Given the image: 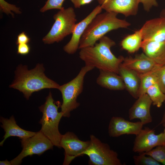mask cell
Returning a JSON list of instances; mask_svg holds the SVG:
<instances>
[{
	"label": "cell",
	"instance_id": "2",
	"mask_svg": "<svg viewBox=\"0 0 165 165\" xmlns=\"http://www.w3.org/2000/svg\"><path fill=\"white\" fill-rule=\"evenodd\" d=\"M44 70L42 64H39L30 70L26 66L19 65L15 72V79L10 87L22 92L27 100L35 92L46 88L58 89L60 85L47 77Z\"/></svg>",
	"mask_w": 165,
	"mask_h": 165
},
{
	"label": "cell",
	"instance_id": "19",
	"mask_svg": "<svg viewBox=\"0 0 165 165\" xmlns=\"http://www.w3.org/2000/svg\"><path fill=\"white\" fill-rule=\"evenodd\" d=\"M141 48L143 52L159 65L165 64V41L144 42Z\"/></svg>",
	"mask_w": 165,
	"mask_h": 165
},
{
	"label": "cell",
	"instance_id": "24",
	"mask_svg": "<svg viewBox=\"0 0 165 165\" xmlns=\"http://www.w3.org/2000/svg\"><path fill=\"white\" fill-rule=\"evenodd\" d=\"M134 164L136 165H160V163L151 156L144 152L133 157Z\"/></svg>",
	"mask_w": 165,
	"mask_h": 165
},
{
	"label": "cell",
	"instance_id": "21",
	"mask_svg": "<svg viewBox=\"0 0 165 165\" xmlns=\"http://www.w3.org/2000/svg\"><path fill=\"white\" fill-rule=\"evenodd\" d=\"M142 41V35L140 29L124 38L121 41L120 45L123 49L133 53L141 48Z\"/></svg>",
	"mask_w": 165,
	"mask_h": 165
},
{
	"label": "cell",
	"instance_id": "22",
	"mask_svg": "<svg viewBox=\"0 0 165 165\" xmlns=\"http://www.w3.org/2000/svg\"><path fill=\"white\" fill-rule=\"evenodd\" d=\"M155 66L152 69L148 72L144 74H139L141 82L138 93V97L143 94H146L147 90L149 87L157 83Z\"/></svg>",
	"mask_w": 165,
	"mask_h": 165
},
{
	"label": "cell",
	"instance_id": "30",
	"mask_svg": "<svg viewBox=\"0 0 165 165\" xmlns=\"http://www.w3.org/2000/svg\"><path fill=\"white\" fill-rule=\"evenodd\" d=\"M30 51V47L28 44H18L17 47V53L22 55H25L29 53Z\"/></svg>",
	"mask_w": 165,
	"mask_h": 165
},
{
	"label": "cell",
	"instance_id": "9",
	"mask_svg": "<svg viewBox=\"0 0 165 165\" xmlns=\"http://www.w3.org/2000/svg\"><path fill=\"white\" fill-rule=\"evenodd\" d=\"M90 144V141H81L72 132H68L62 135L60 146L64 150L65 157L63 165H68L75 158L82 156L83 153Z\"/></svg>",
	"mask_w": 165,
	"mask_h": 165
},
{
	"label": "cell",
	"instance_id": "31",
	"mask_svg": "<svg viewBox=\"0 0 165 165\" xmlns=\"http://www.w3.org/2000/svg\"><path fill=\"white\" fill-rule=\"evenodd\" d=\"M30 39L24 32L20 33L17 36L16 43L28 44L30 41Z\"/></svg>",
	"mask_w": 165,
	"mask_h": 165
},
{
	"label": "cell",
	"instance_id": "32",
	"mask_svg": "<svg viewBox=\"0 0 165 165\" xmlns=\"http://www.w3.org/2000/svg\"><path fill=\"white\" fill-rule=\"evenodd\" d=\"M76 8H79L84 5L90 3L93 0H69Z\"/></svg>",
	"mask_w": 165,
	"mask_h": 165
},
{
	"label": "cell",
	"instance_id": "14",
	"mask_svg": "<svg viewBox=\"0 0 165 165\" xmlns=\"http://www.w3.org/2000/svg\"><path fill=\"white\" fill-rule=\"evenodd\" d=\"M140 29L143 41H165V18L163 17L146 21Z\"/></svg>",
	"mask_w": 165,
	"mask_h": 165
},
{
	"label": "cell",
	"instance_id": "18",
	"mask_svg": "<svg viewBox=\"0 0 165 165\" xmlns=\"http://www.w3.org/2000/svg\"><path fill=\"white\" fill-rule=\"evenodd\" d=\"M119 74L123 80L125 89L134 98L137 99L138 97L141 82L139 74L122 66L120 64Z\"/></svg>",
	"mask_w": 165,
	"mask_h": 165
},
{
	"label": "cell",
	"instance_id": "35",
	"mask_svg": "<svg viewBox=\"0 0 165 165\" xmlns=\"http://www.w3.org/2000/svg\"><path fill=\"white\" fill-rule=\"evenodd\" d=\"M165 103V101H164ZM165 123V111L164 112V113L163 115V116L162 117V120L160 123V124H164Z\"/></svg>",
	"mask_w": 165,
	"mask_h": 165
},
{
	"label": "cell",
	"instance_id": "27",
	"mask_svg": "<svg viewBox=\"0 0 165 165\" xmlns=\"http://www.w3.org/2000/svg\"><path fill=\"white\" fill-rule=\"evenodd\" d=\"M0 10L7 14H10L14 16L13 11L17 14H21L20 8L16 5L8 3L5 0H0Z\"/></svg>",
	"mask_w": 165,
	"mask_h": 165
},
{
	"label": "cell",
	"instance_id": "3",
	"mask_svg": "<svg viewBox=\"0 0 165 165\" xmlns=\"http://www.w3.org/2000/svg\"><path fill=\"white\" fill-rule=\"evenodd\" d=\"M118 14L105 12L96 15L91 21L81 37L79 49L93 46L108 32L119 28H126L130 24L119 18Z\"/></svg>",
	"mask_w": 165,
	"mask_h": 165
},
{
	"label": "cell",
	"instance_id": "33",
	"mask_svg": "<svg viewBox=\"0 0 165 165\" xmlns=\"http://www.w3.org/2000/svg\"><path fill=\"white\" fill-rule=\"evenodd\" d=\"M0 165H11L12 163L10 161H8L7 159L4 161H0Z\"/></svg>",
	"mask_w": 165,
	"mask_h": 165
},
{
	"label": "cell",
	"instance_id": "23",
	"mask_svg": "<svg viewBox=\"0 0 165 165\" xmlns=\"http://www.w3.org/2000/svg\"><path fill=\"white\" fill-rule=\"evenodd\" d=\"M146 94L152 101V104L160 107L165 101V94L161 90L157 83L151 86L147 90Z\"/></svg>",
	"mask_w": 165,
	"mask_h": 165
},
{
	"label": "cell",
	"instance_id": "26",
	"mask_svg": "<svg viewBox=\"0 0 165 165\" xmlns=\"http://www.w3.org/2000/svg\"><path fill=\"white\" fill-rule=\"evenodd\" d=\"M157 83L161 91L165 94V64L156 65L155 67Z\"/></svg>",
	"mask_w": 165,
	"mask_h": 165
},
{
	"label": "cell",
	"instance_id": "34",
	"mask_svg": "<svg viewBox=\"0 0 165 165\" xmlns=\"http://www.w3.org/2000/svg\"><path fill=\"white\" fill-rule=\"evenodd\" d=\"M165 18V8L163 9L161 11L160 16Z\"/></svg>",
	"mask_w": 165,
	"mask_h": 165
},
{
	"label": "cell",
	"instance_id": "8",
	"mask_svg": "<svg viewBox=\"0 0 165 165\" xmlns=\"http://www.w3.org/2000/svg\"><path fill=\"white\" fill-rule=\"evenodd\" d=\"M22 149L20 154L10 162L13 165L20 164L22 159L33 155L40 156L46 151L52 149L51 141L40 130L32 137L21 139Z\"/></svg>",
	"mask_w": 165,
	"mask_h": 165
},
{
	"label": "cell",
	"instance_id": "20",
	"mask_svg": "<svg viewBox=\"0 0 165 165\" xmlns=\"http://www.w3.org/2000/svg\"><path fill=\"white\" fill-rule=\"evenodd\" d=\"M96 80L97 83L101 86L111 90H123L125 89L121 77L116 73L100 70Z\"/></svg>",
	"mask_w": 165,
	"mask_h": 165
},
{
	"label": "cell",
	"instance_id": "5",
	"mask_svg": "<svg viewBox=\"0 0 165 165\" xmlns=\"http://www.w3.org/2000/svg\"><path fill=\"white\" fill-rule=\"evenodd\" d=\"M94 68L92 66L85 65L74 79L60 86L58 89L62 94L63 101L61 107L63 117H69L71 112L79 106L80 104L77 99L82 91L85 76L88 72Z\"/></svg>",
	"mask_w": 165,
	"mask_h": 165
},
{
	"label": "cell",
	"instance_id": "6",
	"mask_svg": "<svg viewBox=\"0 0 165 165\" xmlns=\"http://www.w3.org/2000/svg\"><path fill=\"white\" fill-rule=\"evenodd\" d=\"M54 22L48 34L42 39L45 44L59 42L72 34L77 19L74 9L69 7L59 10L53 16Z\"/></svg>",
	"mask_w": 165,
	"mask_h": 165
},
{
	"label": "cell",
	"instance_id": "17",
	"mask_svg": "<svg viewBox=\"0 0 165 165\" xmlns=\"http://www.w3.org/2000/svg\"><path fill=\"white\" fill-rule=\"evenodd\" d=\"M0 122L2 124L1 127L5 132L3 139L0 143V145L2 146L4 142L6 139L11 136H16L20 139L32 136L36 132L24 130L16 124L14 117L12 116L9 119L1 117Z\"/></svg>",
	"mask_w": 165,
	"mask_h": 165
},
{
	"label": "cell",
	"instance_id": "36",
	"mask_svg": "<svg viewBox=\"0 0 165 165\" xmlns=\"http://www.w3.org/2000/svg\"><path fill=\"white\" fill-rule=\"evenodd\" d=\"M164 126L165 128L163 130V133L164 137V140L165 141V123H164Z\"/></svg>",
	"mask_w": 165,
	"mask_h": 165
},
{
	"label": "cell",
	"instance_id": "11",
	"mask_svg": "<svg viewBox=\"0 0 165 165\" xmlns=\"http://www.w3.org/2000/svg\"><path fill=\"white\" fill-rule=\"evenodd\" d=\"M99 5L96 6L84 19L76 24L69 42L64 46V51L69 54H73L79 49V43L82 36L88 25L98 14L102 10Z\"/></svg>",
	"mask_w": 165,
	"mask_h": 165
},
{
	"label": "cell",
	"instance_id": "28",
	"mask_svg": "<svg viewBox=\"0 0 165 165\" xmlns=\"http://www.w3.org/2000/svg\"><path fill=\"white\" fill-rule=\"evenodd\" d=\"M65 0H47L40 11L44 12L52 9H61L64 8L63 5Z\"/></svg>",
	"mask_w": 165,
	"mask_h": 165
},
{
	"label": "cell",
	"instance_id": "1",
	"mask_svg": "<svg viewBox=\"0 0 165 165\" xmlns=\"http://www.w3.org/2000/svg\"><path fill=\"white\" fill-rule=\"evenodd\" d=\"M99 40L94 46L80 49L79 58L85 65L119 74V67L124 57H116L111 52V48L116 45L115 42L105 35Z\"/></svg>",
	"mask_w": 165,
	"mask_h": 165
},
{
	"label": "cell",
	"instance_id": "13",
	"mask_svg": "<svg viewBox=\"0 0 165 165\" xmlns=\"http://www.w3.org/2000/svg\"><path fill=\"white\" fill-rule=\"evenodd\" d=\"M144 124L141 121L131 122L120 117H113L108 126L109 135L117 137L124 134L136 135L142 129Z\"/></svg>",
	"mask_w": 165,
	"mask_h": 165
},
{
	"label": "cell",
	"instance_id": "29",
	"mask_svg": "<svg viewBox=\"0 0 165 165\" xmlns=\"http://www.w3.org/2000/svg\"><path fill=\"white\" fill-rule=\"evenodd\" d=\"M140 3H141L144 10L147 12L150 11L153 7L158 6L157 0H139Z\"/></svg>",
	"mask_w": 165,
	"mask_h": 165
},
{
	"label": "cell",
	"instance_id": "12",
	"mask_svg": "<svg viewBox=\"0 0 165 165\" xmlns=\"http://www.w3.org/2000/svg\"><path fill=\"white\" fill-rule=\"evenodd\" d=\"M106 12L123 14L127 17L136 15L140 3L139 0H97Z\"/></svg>",
	"mask_w": 165,
	"mask_h": 165
},
{
	"label": "cell",
	"instance_id": "10",
	"mask_svg": "<svg viewBox=\"0 0 165 165\" xmlns=\"http://www.w3.org/2000/svg\"><path fill=\"white\" fill-rule=\"evenodd\" d=\"M162 145H165L163 132L156 134L154 130L145 127L136 135L133 151L140 153L146 152L151 151L154 147Z\"/></svg>",
	"mask_w": 165,
	"mask_h": 165
},
{
	"label": "cell",
	"instance_id": "25",
	"mask_svg": "<svg viewBox=\"0 0 165 165\" xmlns=\"http://www.w3.org/2000/svg\"><path fill=\"white\" fill-rule=\"evenodd\" d=\"M144 153L151 156L160 163L165 165V145L158 146L149 152Z\"/></svg>",
	"mask_w": 165,
	"mask_h": 165
},
{
	"label": "cell",
	"instance_id": "15",
	"mask_svg": "<svg viewBox=\"0 0 165 165\" xmlns=\"http://www.w3.org/2000/svg\"><path fill=\"white\" fill-rule=\"evenodd\" d=\"M152 103L147 94L139 96L129 110V119L131 120L138 119L144 125L151 123L152 119L150 108Z\"/></svg>",
	"mask_w": 165,
	"mask_h": 165
},
{
	"label": "cell",
	"instance_id": "4",
	"mask_svg": "<svg viewBox=\"0 0 165 165\" xmlns=\"http://www.w3.org/2000/svg\"><path fill=\"white\" fill-rule=\"evenodd\" d=\"M59 104H56L50 92L46 98L44 104L39 107L42 116L39 123L42 125L40 130L52 142L54 145L60 148V142L62 134L58 126L63 113L58 111Z\"/></svg>",
	"mask_w": 165,
	"mask_h": 165
},
{
	"label": "cell",
	"instance_id": "7",
	"mask_svg": "<svg viewBox=\"0 0 165 165\" xmlns=\"http://www.w3.org/2000/svg\"><path fill=\"white\" fill-rule=\"evenodd\" d=\"M90 144L82 155L89 158V163L94 165H122L117 153L108 145L101 142L93 135L90 137Z\"/></svg>",
	"mask_w": 165,
	"mask_h": 165
},
{
	"label": "cell",
	"instance_id": "16",
	"mask_svg": "<svg viewBox=\"0 0 165 165\" xmlns=\"http://www.w3.org/2000/svg\"><path fill=\"white\" fill-rule=\"evenodd\" d=\"M156 64L143 52L134 57L124 58L121 64L122 66L135 71L139 74H144L152 69Z\"/></svg>",
	"mask_w": 165,
	"mask_h": 165
}]
</instances>
